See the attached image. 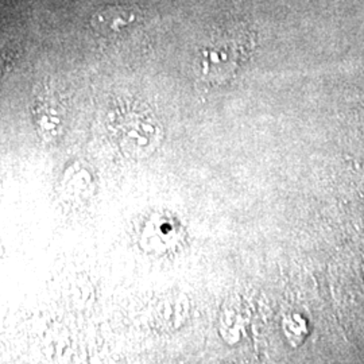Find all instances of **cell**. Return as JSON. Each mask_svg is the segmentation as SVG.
<instances>
[{
  "mask_svg": "<svg viewBox=\"0 0 364 364\" xmlns=\"http://www.w3.org/2000/svg\"><path fill=\"white\" fill-rule=\"evenodd\" d=\"M95 34L112 46H124L146 36V19L141 10L130 6H108L92 18Z\"/></svg>",
  "mask_w": 364,
  "mask_h": 364,
  "instance_id": "2",
  "label": "cell"
},
{
  "mask_svg": "<svg viewBox=\"0 0 364 364\" xmlns=\"http://www.w3.org/2000/svg\"><path fill=\"white\" fill-rule=\"evenodd\" d=\"M251 43V34L242 22L227 21L215 25L196 57L198 76L210 84L228 80L246 61Z\"/></svg>",
  "mask_w": 364,
  "mask_h": 364,
  "instance_id": "1",
  "label": "cell"
}]
</instances>
